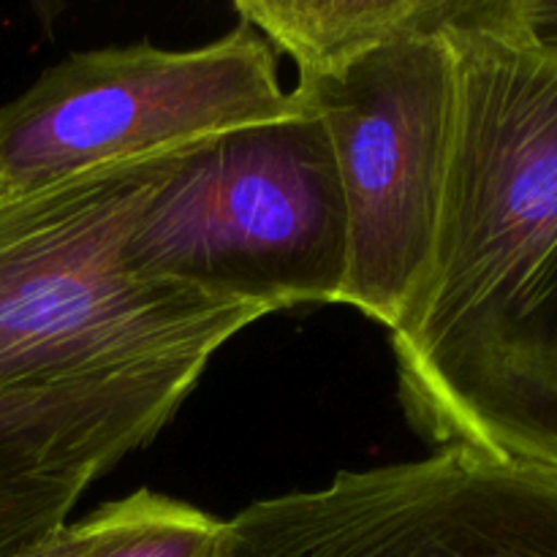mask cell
Returning <instances> with one entry per match:
<instances>
[{"instance_id": "obj_11", "label": "cell", "mask_w": 557, "mask_h": 557, "mask_svg": "<svg viewBox=\"0 0 557 557\" xmlns=\"http://www.w3.org/2000/svg\"><path fill=\"white\" fill-rule=\"evenodd\" d=\"M522 36L557 60V0H511Z\"/></svg>"}, {"instance_id": "obj_1", "label": "cell", "mask_w": 557, "mask_h": 557, "mask_svg": "<svg viewBox=\"0 0 557 557\" xmlns=\"http://www.w3.org/2000/svg\"><path fill=\"white\" fill-rule=\"evenodd\" d=\"M455 131L433 267L392 332L397 395L422 438L557 471V60L511 0L444 30Z\"/></svg>"}, {"instance_id": "obj_6", "label": "cell", "mask_w": 557, "mask_h": 557, "mask_svg": "<svg viewBox=\"0 0 557 557\" xmlns=\"http://www.w3.org/2000/svg\"><path fill=\"white\" fill-rule=\"evenodd\" d=\"M212 557H557V471L462 444L341 471L223 520Z\"/></svg>"}, {"instance_id": "obj_5", "label": "cell", "mask_w": 557, "mask_h": 557, "mask_svg": "<svg viewBox=\"0 0 557 557\" xmlns=\"http://www.w3.org/2000/svg\"><path fill=\"white\" fill-rule=\"evenodd\" d=\"M297 112L248 22L199 49L76 52L0 103V199Z\"/></svg>"}, {"instance_id": "obj_7", "label": "cell", "mask_w": 557, "mask_h": 557, "mask_svg": "<svg viewBox=\"0 0 557 557\" xmlns=\"http://www.w3.org/2000/svg\"><path fill=\"white\" fill-rule=\"evenodd\" d=\"M207 364L183 359L52 389L0 392V479H101L172 422Z\"/></svg>"}, {"instance_id": "obj_8", "label": "cell", "mask_w": 557, "mask_h": 557, "mask_svg": "<svg viewBox=\"0 0 557 557\" xmlns=\"http://www.w3.org/2000/svg\"><path fill=\"white\" fill-rule=\"evenodd\" d=\"M471 0H237L239 22L297 63L299 76L330 74L373 49L444 33Z\"/></svg>"}, {"instance_id": "obj_9", "label": "cell", "mask_w": 557, "mask_h": 557, "mask_svg": "<svg viewBox=\"0 0 557 557\" xmlns=\"http://www.w3.org/2000/svg\"><path fill=\"white\" fill-rule=\"evenodd\" d=\"M221 525V517L145 487L0 557H212Z\"/></svg>"}, {"instance_id": "obj_2", "label": "cell", "mask_w": 557, "mask_h": 557, "mask_svg": "<svg viewBox=\"0 0 557 557\" xmlns=\"http://www.w3.org/2000/svg\"><path fill=\"white\" fill-rule=\"evenodd\" d=\"M196 141L0 199V392L212 359L264 310L134 275L123 243Z\"/></svg>"}, {"instance_id": "obj_4", "label": "cell", "mask_w": 557, "mask_h": 557, "mask_svg": "<svg viewBox=\"0 0 557 557\" xmlns=\"http://www.w3.org/2000/svg\"><path fill=\"white\" fill-rule=\"evenodd\" d=\"M292 92L324 123L346 201L337 305L395 332L433 267L455 131L449 38H400L330 74L299 76Z\"/></svg>"}, {"instance_id": "obj_10", "label": "cell", "mask_w": 557, "mask_h": 557, "mask_svg": "<svg viewBox=\"0 0 557 557\" xmlns=\"http://www.w3.org/2000/svg\"><path fill=\"white\" fill-rule=\"evenodd\" d=\"M98 482L90 473L0 479V555L69 522L71 509Z\"/></svg>"}, {"instance_id": "obj_3", "label": "cell", "mask_w": 557, "mask_h": 557, "mask_svg": "<svg viewBox=\"0 0 557 557\" xmlns=\"http://www.w3.org/2000/svg\"><path fill=\"white\" fill-rule=\"evenodd\" d=\"M346 256L335 152L319 114L302 101L286 120L196 141L152 190L123 243L134 275L267 315L337 305Z\"/></svg>"}]
</instances>
